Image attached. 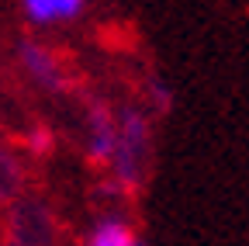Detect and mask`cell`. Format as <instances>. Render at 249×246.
<instances>
[{"label": "cell", "instance_id": "52a82bcc", "mask_svg": "<svg viewBox=\"0 0 249 246\" xmlns=\"http://www.w3.org/2000/svg\"><path fill=\"white\" fill-rule=\"evenodd\" d=\"M21 188H24V170L11 149L0 146V205H11L14 198H21Z\"/></svg>", "mask_w": 249, "mask_h": 246}, {"label": "cell", "instance_id": "7a4b0ae2", "mask_svg": "<svg viewBox=\"0 0 249 246\" xmlns=\"http://www.w3.org/2000/svg\"><path fill=\"white\" fill-rule=\"evenodd\" d=\"M59 222L45 201L14 198L7 211V246H55Z\"/></svg>", "mask_w": 249, "mask_h": 246}, {"label": "cell", "instance_id": "6da1fadb", "mask_svg": "<svg viewBox=\"0 0 249 246\" xmlns=\"http://www.w3.org/2000/svg\"><path fill=\"white\" fill-rule=\"evenodd\" d=\"M114 114H118V135H114V149H111L107 177L121 191V198H135L145 191V184L152 177V156H156L152 118L139 104H124Z\"/></svg>", "mask_w": 249, "mask_h": 246}, {"label": "cell", "instance_id": "8992f818", "mask_svg": "<svg viewBox=\"0 0 249 246\" xmlns=\"http://www.w3.org/2000/svg\"><path fill=\"white\" fill-rule=\"evenodd\" d=\"M87 0H21V7L28 21L35 24H59V21H73L83 11Z\"/></svg>", "mask_w": 249, "mask_h": 246}, {"label": "cell", "instance_id": "5b68a950", "mask_svg": "<svg viewBox=\"0 0 249 246\" xmlns=\"http://www.w3.org/2000/svg\"><path fill=\"white\" fill-rule=\"evenodd\" d=\"M83 246H145V239L135 232V226L124 215L111 211V215H104V219H97L90 226Z\"/></svg>", "mask_w": 249, "mask_h": 246}, {"label": "cell", "instance_id": "277c9868", "mask_svg": "<svg viewBox=\"0 0 249 246\" xmlns=\"http://www.w3.org/2000/svg\"><path fill=\"white\" fill-rule=\"evenodd\" d=\"M87 142H83V152H87V163L97 167V170H107L111 163V149H114V135H118V114L111 104H104L101 97H87Z\"/></svg>", "mask_w": 249, "mask_h": 246}, {"label": "cell", "instance_id": "ba28073f", "mask_svg": "<svg viewBox=\"0 0 249 246\" xmlns=\"http://www.w3.org/2000/svg\"><path fill=\"white\" fill-rule=\"evenodd\" d=\"M145 101L156 114H170L173 111V87L160 76V73H149L145 80Z\"/></svg>", "mask_w": 249, "mask_h": 246}, {"label": "cell", "instance_id": "9c48e42d", "mask_svg": "<svg viewBox=\"0 0 249 246\" xmlns=\"http://www.w3.org/2000/svg\"><path fill=\"white\" fill-rule=\"evenodd\" d=\"M21 142H24V149H28V152H35V156H49L52 146H55L52 132H49V129H42V125H38V129H31Z\"/></svg>", "mask_w": 249, "mask_h": 246}, {"label": "cell", "instance_id": "3957f363", "mask_svg": "<svg viewBox=\"0 0 249 246\" xmlns=\"http://www.w3.org/2000/svg\"><path fill=\"white\" fill-rule=\"evenodd\" d=\"M18 56H21V63H24L28 76L35 80L38 87L55 90V94H66V90H73L76 76H73L70 63H66V59H62L55 49H49V45H42V42L24 38L21 49H18Z\"/></svg>", "mask_w": 249, "mask_h": 246}]
</instances>
